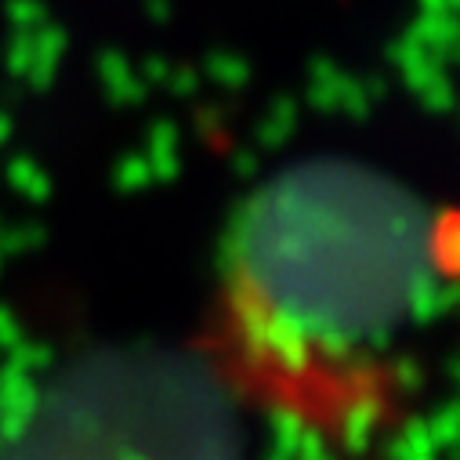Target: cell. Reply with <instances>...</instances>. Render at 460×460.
Masks as SVG:
<instances>
[{
	"label": "cell",
	"instance_id": "1",
	"mask_svg": "<svg viewBox=\"0 0 460 460\" xmlns=\"http://www.w3.org/2000/svg\"><path fill=\"white\" fill-rule=\"evenodd\" d=\"M431 283V228L392 181L344 164L287 171L228 228L221 374L330 446H363L406 402Z\"/></svg>",
	"mask_w": 460,
	"mask_h": 460
}]
</instances>
